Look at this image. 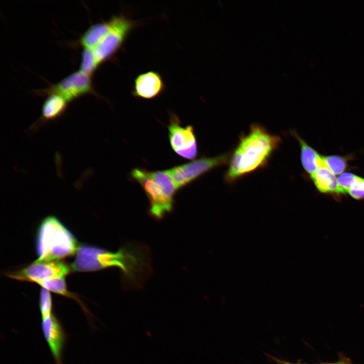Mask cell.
I'll return each instance as SVG.
<instances>
[{
    "label": "cell",
    "mask_w": 364,
    "mask_h": 364,
    "mask_svg": "<svg viewBox=\"0 0 364 364\" xmlns=\"http://www.w3.org/2000/svg\"><path fill=\"white\" fill-rule=\"evenodd\" d=\"M70 267L78 272L117 267L125 283L132 285L141 284L151 268L149 251L146 247L133 243L116 252L86 244L80 245Z\"/></svg>",
    "instance_id": "cell-1"
},
{
    "label": "cell",
    "mask_w": 364,
    "mask_h": 364,
    "mask_svg": "<svg viewBox=\"0 0 364 364\" xmlns=\"http://www.w3.org/2000/svg\"><path fill=\"white\" fill-rule=\"evenodd\" d=\"M281 138L271 134L263 126L254 124L249 131L240 137L231 154L228 169L224 174L226 183L239 178L265 166L279 148Z\"/></svg>",
    "instance_id": "cell-2"
},
{
    "label": "cell",
    "mask_w": 364,
    "mask_h": 364,
    "mask_svg": "<svg viewBox=\"0 0 364 364\" xmlns=\"http://www.w3.org/2000/svg\"><path fill=\"white\" fill-rule=\"evenodd\" d=\"M79 246L74 236L56 217L48 216L41 221L36 234V260H61L76 254Z\"/></svg>",
    "instance_id": "cell-3"
},
{
    "label": "cell",
    "mask_w": 364,
    "mask_h": 364,
    "mask_svg": "<svg viewBox=\"0 0 364 364\" xmlns=\"http://www.w3.org/2000/svg\"><path fill=\"white\" fill-rule=\"evenodd\" d=\"M131 176L144 191L151 215L160 219L172 210L177 189L166 170L148 171L136 168L131 171Z\"/></svg>",
    "instance_id": "cell-4"
},
{
    "label": "cell",
    "mask_w": 364,
    "mask_h": 364,
    "mask_svg": "<svg viewBox=\"0 0 364 364\" xmlns=\"http://www.w3.org/2000/svg\"><path fill=\"white\" fill-rule=\"evenodd\" d=\"M110 30L94 48L95 55L100 65L112 59L120 50L130 32L137 26L138 22L121 14L113 16Z\"/></svg>",
    "instance_id": "cell-5"
},
{
    "label": "cell",
    "mask_w": 364,
    "mask_h": 364,
    "mask_svg": "<svg viewBox=\"0 0 364 364\" xmlns=\"http://www.w3.org/2000/svg\"><path fill=\"white\" fill-rule=\"evenodd\" d=\"M230 154L203 157L166 170L177 189L186 186L202 175L219 166L228 164Z\"/></svg>",
    "instance_id": "cell-6"
},
{
    "label": "cell",
    "mask_w": 364,
    "mask_h": 364,
    "mask_svg": "<svg viewBox=\"0 0 364 364\" xmlns=\"http://www.w3.org/2000/svg\"><path fill=\"white\" fill-rule=\"evenodd\" d=\"M92 77L79 70L45 89L35 90V93L41 96L59 95L70 102L85 94H96Z\"/></svg>",
    "instance_id": "cell-7"
},
{
    "label": "cell",
    "mask_w": 364,
    "mask_h": 364,
    "mask_svg": "<svg viewBox=\"0 0 364 364\" xmlns=\"http://www.w3.org/2000/svg\"><path fill=\"white\" fill-rule=\"evenodd\" d=\"M71 270V267L61 260H36L21 270L9 274L8 276L19 281H29L37 284L41 281L65 278Z\"/></svg>",
    "instance_id": "cell-8"
},
{
    "label": "cell",
    "mask_w": 364,
    "mask_h": 364,
    "mask_svg": "<svg viewBox=\"0 0 364 364\" xmlns=\"http://www.w3.org/2000/svg\"><path fill=\"white\" fill-rule=\"evenodd\" d=\"M168 129L169 142L175 153L185 159L195 158L198 154V147L193 127L181 125L178 116L171 113Z\"/></svg>",
    "instance_id": "cell-9"
},
{
    "label": "cell",
    "mask_w": 364,
    "mask_h": 364,
    "mask_svg": "<svg viewBox=\"0 0 364 364\" xmlns=\"http://www.w3.org/2000/svg\"><path fill=\"white\" fill-rule=\"evenodd\" d=\"M41 330L56 364H63L62 354L66 342L63 327L54 313L41 318Z\"/></svg>",
    "instance_id": "cell-10"
},
{
    "label": "cell",
    "mask_w": 364,
    "mask_h": 364,
    "mask_svg": "<svg viewBox=\"0 0 364 364\" xmlns=\"http://www.w3.org/2000/svg\"><path fill=\"white\" fill-rule=\"evenodd\" d=\"M165 89L161 75L155 71H149L138 75L134 79L131 91L137 98L152 100L160 95Z\"/></svg>",
    "instance_id": "cell-11"
},
{
    "label": "cell",
    "mask_w": 364,
    "mask_h": 364,
    "mask_svg": "<svg viewBox=\"0 0 364 364\" xmlns=\"http://www.w3.org/2000/svg\"><path fill=\"white\" fill-rule=\"evenodd\" d=\"M310 176L317 190L322 193L337 196L346 193L340 186L336 175L325 166Z\"/></svg>",
    "instance_id": "cell-12"
},
{
    "label": "cell",
    "mask_w": 364,
    "mask_h": 364,
    "mask_svg": "<svg viewBox=\"0 0 364 364\" xmlns=\"http://www.w3.org/2000/svg\"><path fill=\"white\" fill-rule=\"evenodd\" d=\"M291 133L299 144L301 162L307 173L310 176L318 169L325 166L322 155L309 146L295 131H291Z\"/></svg>",
    "instance_id": "cell-13"
},
{
    "label": "cell",
    "mask_w": 364,
    "mask_h": 364,
    "mask_svg": "<svg viewBox=\"0 0 364 364\" xmlns=\"http://www.w3.org/2000/svg\"><path fill=\"white\" fill-rule=\"evenodd\" d=\"M112 19L92 25L80 37L78 42L84 48L94 49L110 30Z\"/></svg>",
    "instance_id": "cell-14"
},
{
    "label": "cell",
    "mask_w": 364,
    "mask_h": 364,
    "mask_svg": "<svg viewBox=\"0 0 364 364\" xmlns=\"http://www.w3.org/2000/svg\"><path fill=\"white\" fill-rule=\"evenodd\" d=\"M68 102L57 94L49 95L42 108V117L44 120H52L63 114Z\"/></svg>",
    "instance_id": "cell-15"
},
{
    "label": "cell",
    "mask_w": 364,
    "mask_h": 364,
    "mask_svg": "<svg viewBox=\"0 0 364 364\" xmlns=\"http://www.w3.org/2000/svg\"><path fill=\"white\" fill-rule=\"evenodd\" d=\"M37 284L40 286L41 288H44L50 292L51 291L55 293L75 300L81 305L82 309L85 311V313L87 315H89V317L90 316V315H89V312L77 298L76 295L70 293L67 290L65 278H56L41 281Z\"/></svg>",
    "instance_id": "cell-16"
},
{
    "label": "cell",
    "mask_w": 364,
    "mask_h": 364,
    "mask_svg": "<svg viewBox=\"0 0 364 364\" xmlns=\"http://www.w3.org/2000/svg\"><path fill=\"white\" fill-rule=\"evenodd\" d=\"M99 65L93 49L84 48L81 54L79 70L92 76Z\"/></svg>",
    "instance_id": "cell-17"
},
{
    "label": "cell",
    "mask_w": 364,
    "mask_h": 364,
    "mask_svg": "<svg viewBox=\"0 0 364 364\" xmlns=\"http://www.w3.org/2000/svg\"><path fill=\"white\" fill-rule=\"evenodd\" d=\"M324 166L335 175L344 173L347 167V160L338 155L322 156Z\"/></svg>",
    "instance_id": "cell-18"
},
{
    "label": "cell",
    "mask_w": 364,
    "mask_h": 364,
    "mask_svg": "<svg viewBox=\"0 0 364 364\" xmlns=\"http://www.w3.org/2000/svg\"><path fill=\"white\" fill-rule=\"evenodd\" d=\"M39 307L41 318L51 315L53 312V300L50 291L41 288L40 292Z\"/></svg>",
    "instance_id": "cell-19"
},
{
    "label": "cell",
    "mask_w": 364,
    "mask_h": 364,
    "mask_svg": "<svg viewBox=\"0 0 364 364\" xmlns=\"http://www.w3.org/2000/svg\"><path fill=\"white\" fill-rule=\"evenodd\" d=\"M347 193L356 200L364 199V178L356 175L353 185Z\"/></svg>",
    "instance_id": "cell-20"
},
{
    "label": "cell",
    "mask_w": 364,
    "mask_h": 364,
    "mask_svg": "<svg viewBox=\"0 0 364 364\" xmlns=\"http://www.w3.org/2000/svg\"><path fill=\"white\" fill-rule=\"evenodd\" d=\"M337 364H341V363H337ZM342 364H343V363H342Z\"/></svg>",
    "instance_id": "cell-21"
}]
</instances>
